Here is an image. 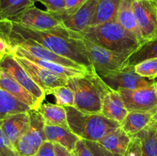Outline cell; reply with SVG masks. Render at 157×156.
I'll return each instance as SVG.
<instances>
[{"label":"cell","instance_id":"cell-1","mask_svg":"<svg viewBox=\"0 0 157 156\" xmlns=\"http://www.w3.org/2000/svg\"><path fill=\"white\" fill-rule=\"evenodd\" d=\"M0 20L5 27L21 38L32 40L51 51L86 67L90 71L96 72L87 57L82 41L78 38H71L68 31L64 28L53 31H37L15 21Z\"/></svg>","mask_w":157,"mask_h":156},{"label":"cell","instance_id":"cell-2","mask_svg":"<svg viewBox=\"0 0 157 156\" xmlns=\"http://www.w3.org/2000/svg\"><path fill=\"white\" fill-rule=\"evenodd\" d=\"M76 34L104 48L124 54L130 55L142 44L117 20L98 25L89 26Z\"/></svg>","mask_w":157,"mask_h":156},{"label":"cell","instance_id":"cell-3","mask_svg":"<svg viewBox=\"0 0 157 156\" xmlns=\"http://www.w3.org/2000/svg\"><path fill=\"white\" fill-rule=\"evenodd\" d=\"M67 86L75 93L74 106L85 113H101L103 96L110 87L95 73L69 77Z\"/></svg>","mask_w":157,"mask_h":156},{"label":"cell","instance_id":"cell-4","mask_svg":"<svg viewBox=\"0 0 157 156\" xmlns=\"http://www.w3.org/2000/svg\"><path fill=\"white\" fill-rule=\"evenodd\" d=\"M68 127L80 139L98 142L111 132L121 127L119 122L101 113H85L73 106H66Z\"/></svg>","mask_w":157,"mask_h":156},{"label":"cell","instance_id":"cell-5","mask_svg":"<svg viewBox=\"0 0 157 156\" xmlns=\"http://www.w3.org/2000/svg\"><path fill=\"white\" fill-rule=\"evenodd\" d=\"M71 38H78L82 41L86 53L90 59L95 71L99 76L111 72L119 71L127 68L126 63L129 54L117 53L98 45L78 34L68 31Z\"/></svg>","mask_w":157,"mask_h":156},{"label":"cell","instance_id":"cell-6","mask_svg":"<svg viewBox=\"0 0 157 156\" xmlns=\"http://www.w3.org/2000/svg\"><path fill=\"white\" fill-rule=\"evenodd\" d=\"M30 125L15 144V148L21 156H34L43 142L46 141L44 121L38 110L29 111Z\"/></svg>","mask_w":157,"mask_h":156},{"label":"cell","instance_id":"cell-7","mask_svg":"<svg viewBox=\"0 0 157 156\" xmlns=\"http://www.w3.org/2000/svg\"><path fill=\"white\" fill-rule=\"evenodd\" d=\"M0 68L42 103L46 96L45 91L35 82L25 69L17 61L13 53L0 54Z\"/></svg>","mask_w":157,"mask_h":156},{"label":"cell","instance_id":"cell-8","mask_svg":"<svg viewBox=\"0 0 157 156\" xmlns=\"http://www.w3.org/2000/svg\"><path fill=\"white\" fill-rule=\"evenodd\" d=\"M125 107L129 112L157 110L156 82L144 88L133 90H118Z\"/></svg>","mask_w":157,"mask_h":156},{"label":"cell","instance_id":"cell-9","mask_svg":"<svg viewBox=\"0 0 157 156\" xmlns=\"http://www.w3.org/2000/svg\"><path fill=\"white\" fill-rule=\"evenodd\" d=\"M133 9L145 41L157 38V6L155 0H133Z\"/></svg>","mask_w":157,"mask_h":156},{"label":"cell","instance_id":"cell-10","mask_svg":"<svg viewBox=\"0 0 157 156\" xmlns=\"http://www.w3.org/2000/svg\"><path fill=\"white\" fill-rule=\"evenodd\" d=\"M12 21L37 31H53L64 28L58 17L35 6L29 8Z\"/></svg>","mask_w":157,"mask_h":156},{"label":"cell","instance_id":"cell-11","mask_svg":"<svg viewBox=\"0 0 157 156\" xmlns=\"http://www.w3.org/2000/svg\"><path fill=\"white\" fill-rule=\"evenodd\" d=\"M104 83L113 90H133L136 89L149 87L154 83L142 77L135 73L133 67H127L124 70L111 72L100 76Z\"/></svg>","mask_w":157,"mask_h":156},{"label":"cell","instance_id":"cell-12","mask_svg":"<svg viewBox=\"0 0 157 156\" xmlns=\"http://www.w3.org/2000/svg\"><path fill=\"white\" fill-rule=\"evenodd\" d=\"M15 57L35 82L45 91L46 94L52 89L67 85L68 78H65L50 70H46L22 57Z\"/></svg>","mask_w":157,"mask_h":156},{"label":"cell","instance_id":"cell-13","mask_svg":"<svg viewBox=\"0 0 157 156\" xmlns=\"http://www.w3.org/2000/svg\"><path fill=\"white\" fill-rule=\"evenodd\" d=\"M98 2L99 0H87L80 9L73 13L57 17L66 30L78 33L90 26Z\"/></svg>","mask_w":157,"mask_h":156},{"label":"cell","instance_id":"cell-14","mask_svg":"<svg viewBox=\"0 0 157 156\" xmlns=\"http://www.w3.org/2000/svg\"><path fill=\"white\" fill-rule=\"evenodd\" d=\"M12 53L15 56L22 57L29 60L32 62L38 64L40 67L46 69L48 70L57 73L61 76H64L65 78L69 77H78V76H84L86 75L90 74V73H95V72H90L86 70H81V69L73 68V67H66L62 64H58V63L52 62V61H45V60L38 59L35 58L27 51L19 47H15L12 48Z\"/></svg>","mask_w":157,"mask_h":156},{"label":"cell","instance_id":"cell-15","mask_svg":"<svg viewBox=\"0 0 157 156\" xmlns=\"http://www.w3.org/2000/svg\"><path fill=\"white\" fill-rule=\"evenodd\" d=\"M128 113L119 93L109 89L103 96L101 114L121 124Z\"/></svg>","mask_w":157,"mask_h":156},{"label":"cell","instance_id":"cell-16","mask_svg":"<svg viewBox=\"0 0 157 156\" xmlns=\"http://www.w3.org/2000/svg\"><path fill=\"white\" fill-rule=\"evenodd\" d=\"M0 87L7 91L31 107L32 110H38L41 102L31 94L29 91L21 87L10 75L0 68Z\"/></svg>","mask_w":157,"mask_h":156},{"label":"cell","instance_id":"cell-17","mask_svg":"<svg viewBox=\"0 0 157 156\" xmlns=\"http://www.w3.org/2000/svg\"><path fill=\"white\" fill-rule=\"evenodd\" d=\"M29 125V112L11 115L1 120L2 131L14 146L20 136L28 129Z\"/></svg>","mask_w":157,"mask_h":156},{"label":"cell","instance_id":"cell-18","mask_svg":"<svg viewBox=\"0 0 157 156\" xmlns=\"http://www.w3.org/2000/svg\"><path fill=\"white\" fill-rule=\"evenodd\" d=\"M156 114L157 110L147 112H129L125 119L121 123V127L132 137L153 123Z\"/></svg>","mask_w":157,"mask_h":156},{"label":"cell","instance_id":"cell-19","mask_svg":"<svg viewBox=\"0 0 157 156\" xmlns=\"http://www.w3.org/2000/svg\"><path fill=\"white\" fill-rule=\"evenodd\" d=\"M133 2V0H121L118 9L117 20L127 32L136 37L140 43L144 44L146 41L143 38L141 31L136 21Z\"/></svg>","mask_w":157,"mask_h":156},{"label":"cell","instance_id":"cell-20","mask_svg":"<svg viewBox=\"0 0 157 156\" xmlns=\"http://www.w3.org/2000/svg\"><path fill=\"white\" fill-rule=\"evenodd\" d=\"M44 134L46 140L61 145L71 152L80 139L69 128L48 124L44 125Z\"/></svg>","mask_w":157,"mask_h":156},{"label":"cell","instance_id":"cell-21","mask_svg":"<svg viewBox=\"0 0 157 156\" xmlns=\"http://www.w3.org/2000/svg\"><path fill=\"white\" fill-rule=\"evenodd\" d=\"M131 136H129L121 127L111 132L98 142L114 156H124L127 151Z\"/></svg>","mask_w":157,"mask_h":156},{"label":"cell","instance_id":"cell-22","mask_svg":"<svg viewBox=\"0 0 157 156\" xmlns=\"http://www.w3.org/2000/svg\"><path fill=\"white\" fill-rule=\"evenodd\" d=\"M121 0H99L90 26L102 24L117 20Z\"/></svg>","mask_w":157,"mask_h":156},{"label":"cell","instance_id":"cell-23","mask_svg":"<svg viewBox=\"0 0 157 156\" xmlns=\"http://www.w3.org/2000/svg\"><path fill=\"white\" fill-rule=\"evenodd\" d=\"M38 111L42 116L45 124L69 128L67 111L64 106L46 102L41 104Z\"/></svg>","mask_w":157,"mask_h":156},{"label":"cell","instance_id":"cell-24","mask_svg":"<svg viewBox=\"0 0 157 156\" xmlns=\"http://www.w3.org/2000/svg\"><path fill=\"white\" fill-rule=\"evenodd\" d=\"M31 107L0 87V120L16 113H27Z\"/></svg>","mask_w":157,"mask_h":156},{"label":"cell","instance_id":"cell-25","mask_svg":"<svg viewBox=\"0 0 157 156\" xmlns=\"http://www.w3.org/2000/svg\"><path fill=\"white\" fill-rule=\"evenodd\" d=\"M37 0H0V19L13 21Z\"/></svg>","mask_w":157,"mask_h":156},{"label":"cell","instance_id":"cell-26","mask_svg":"<svg viewBox=\"0 0 157 156\" xmlns=\"http://www.w3.org/2000/svg\"><path fill=\"white\" fill-rule=\"evenodd\" d=\"M136 136L140 140L142 156H157V129L155 120Z\"/></svg>","mask_w":157,"mask_h":156},{"label":"cell","instance_id":"cell-27","mask_svg":"<svg viewBox=\"0 0 157 156\" xmlns=\"http://www.w3.org/2000/svg\"><path fill=\"white\" fill-rule=\"evenodd\" d=\"M154 58H157V38L146 41L132 52L127 58L126 67H133L141 61Z\"/></svg>","mask_w":157,"mask_h":156},{"label":"cell","instance_id":"cell-28","mask_svg":"<svg viewBox=\"0 0 157 156\" xmlns=\"http://www.w3.org/2000/svg\"><path fill=\"white\" fill-rule=\"evenodd\" d=\"M47 94H52L55 96L57 105L64 107L74 106L75 93L73 90L67 85L52 89Z\"/></svg>","mask_w":157,"mask_h":156},{"label":"cell","instance_id":"cell-29","mask_svg":"<svg viewBox=\"0 0 157 156\" xmlns=\"http://www.w3.org/2000/svg\"><path fill=\"white\" fill-rule=\"evenodd\" d=\"M135 73L150 80L157 78V58L145 60L133 67Z\"/></svg>","mask_w":157,"mask_h":156},{"label":"cell","instance_id":"cell-30","mask_svg":"<svg viewBox=\"0 0 157 156\" xmlns=\"http://www.w3.org/2000/svg\"><path fill=\"white\" fill-rule=\"evenodd\" d=\"M0 156H21L2 131L0 120Z\"/></svg>","mask_w":157,"mask_h":156},{"label":"cell","instance_id":"cell-31","mask_svg":"<svg viewBox=\"0 0 157 156\" xmlns=\"http://www.w3.org/2000/svg\"><path fill=\"white\" fill-rule=\"evenodd\" d=\"M42 3L46 8L47 11L53 15H58L64 11L65 8V0H37Z\"/></svg>","mask_w":157,"mask_h":156},{"label":"cell","instance_id":"cell-32","mask_svg":"<svg viewBox=\"0 0 157 156\" xmlns=\"http://www.w3.org/2000/svg\"><path fill=\"white\" fill-rule=\"evenodd\" d=\"M124 156H142L141 142L137 136H132L130 145L126 152L124 153Z\"/></svg>","mask_w":157,"mask_h":156},{"label":"cell","instance_id":"cell-33","mask_svg":"<svg viewBox=\"0 0 157 156\" xmlns=\"http://www.w3.org/2000/svg\"><path fill=\"white\" fill-rule=\"evenodd\" d=\"M87 1V0H65V8L64 12L55 15L59 16V15H70L80 9Z\"/></svg>","mask_w":157,"mask_h":156},{"label":"cell","instance_id":"cell-34","mask_svg":"<svg viewBox=\"0 0 157 156\" xmlns=\"http://www.w3.org/2000/svg\"><path fill=\"white\" fill-rule=\"evenodd\" d=\"M72 152L75 156H94L93 152L87 146L85 140L82 139L78 140Z\"/></svg>","mask_w":157,"mask_h":156},{"label":"cell","instance_id":"cell-35","mask_svg":"<svg viewBox=\"0 0 157 156\" xmlns=\"http://www.w3.org/2000/svg\"><path fill=\"white\" fill-rule=\"evenodd\" d=\"M86 144L90 148L93 152L94 156H114L110 151L106 149L103 147L101 144L96 142H90V141H86Z\"/></svg>","mask_w":157,"mask_h":156},{"label":"cell","instance_id":"cell-36","mask_svg":"<svg viewBox=\"0 0 157 156\" xmlns=\"http://www.w3.org/2000/svg\"><path fill=\"white\" fill-rule=\"evenodd\" d=\"M34 156H56L54 144L49 141H44Z\"/></svg>","mask_w":157,"mask_h":156},{"label":"cell","instance_id":"cell-37","mask_svg":"<svg viewBox=\"0 0 157 156\" xmlns=\"http://www.w3.org/2000/svg\"><path fill=\"white\" fill-rule=\"evenodd\" d=\"M56 156H75L73 152L68 151L66 148L58 143H53Z\"/></svg>","mask_w":157,"mask_h":156},{"label":"cell","instance_id":"cell-38","mask_svg":"<svg viewBox=\"0 0 157 156\" xmlns=\"http://www.w3.org/2000/svg\"><path fill=\"white\" fill-rule=\"evenodd\" d=\"M9 53H12V47L9 46V44L4 39L0 38V54Z\"/></svg>","mask_w":157,"mask_h":156},{"label":"cell","instance_id":"cell-39","mask_svg":"<svg viewBox=\"0 0 157 156\" xmlns=\"http://www.w3.org/2000/svg\"><path fill=\"white\" fill-rule=\"evenodd\" d=\"M155 124H156V129H157V114L155 117Z\"/></svg>","mask_w":157,"mask_h":156},{"label":"cell","instance_id":"cell-40","mask_svg":"<svg viewBox=\"0 0 157 156\" xmlns=\"http://www.w3.org/2000/svg\"><path fill=\"white\" fill-rule=\"evenodd\" d=\"M156 94H157V82H156Z\"/></svg>","mask_w":157,"mask_h":156},{"label":"cell","instance_id":"cell-41","mask_svg":"<svg viewBox=\"0 0 157 156\" xmlns=\"http://www.w3.org/2000/svg\"><path fill=\"white\" fill-rule=\"evenodd\" d=\"M155 2H156V6H157V0H155Z\"/></svg>","mask_w":157,"mask_h":156},{"label":"cell","instance_id":"cell-42","mask_svg":"<svg viewBox=\"0 0 157 156\" xmlns=\"http://www.w3.org/2000/svg\"><path fill=\"white\" fill-rule=\"evenodd\" d=\"M74 155H75V154H74Z\"/></svg>","mask_w":157,"mask_h":156}]
</instances>
